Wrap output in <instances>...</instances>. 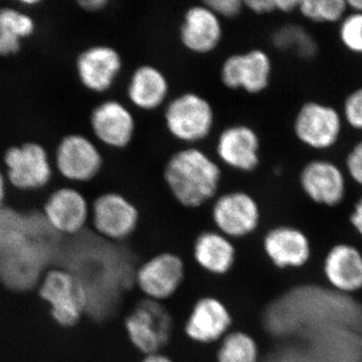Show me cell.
Listing matches in <instances>:
<instances>
[{
	"instance_id": "obj_1",
	"label": "cell",
	"mask_w": 362,
	"mask_h": 362,
	"mask_svg": "<svg viewBox=\"0 0 362 362\" xmlns=\"http://www.w3.org/2000/svg\"><path fill=\"white\" fill-rule=\"evenodd\" d=\"M164 180L176 201L194 209L216 194L221 171L206 152L190 147L170 157L164 169Z\"/></svg>"
},
{
	"instance_id": "obj_2",
	"label": "cell",
	"mask_w": 362,
	"mask_h": 362,
	"mask_svg": "<svg viewBox=\"0 0 362 362\" xmlns=\"http://www.w3.org/2000/svg\"><path fill=\"white\" fill-rule=\"evenodd\" d=\"M6 177L21 192H37L49 185L54 168L47 149L37 142H25L4 152Z\"/></svg>"
},
{
	"instance_id": "obj_3",
	"label": "cell",
	"mask_w": 362,
	"mask_h": 362,
	"mask_svg": "<svg viewBox=\"0 0 362 362\" xmlns=\"http://www.w3.org/2000/svg\"><path fill=\"white\" fill-rule=\"evenodd\" d=\"M165 125L180 141H202L211 132L214 123L213 106L195 93H185L168 105L164 114Z\"/></svg>"
},
{
	"instance_id": "obj_4",
	"label": "cell",
	"mask_w": 362,
	"mask_h": 362,
	"mask_svg": "<svg viewBox=\"0 0 362 362\" xmlns=\"http://www.w3.org/2000/svg\"><path fill=\"white\" fill-rule=\"evenodd\" d=\"M131 343L142 354H159L170 338L173 320L168 309L156 300H143L125 320Z\"/></svg>"
},
{
	"instance_id": "obj_5",
	"label": "cell",
	"mask_w": 362,
	"mask_h": 362,
	"mask_svg": "<svg viewBox=\"0 0 362 362\" xmlns=\"http://www.w3.org/2000/svg\"><path fill=\"white\" fill-rule=\"evenodd\" d=\"M54 161L59 175L73 183L89 182L103 168V156L97 145L78 133L64 136L59 140Z\"/></svg>"
},
{
	"instance_id": "obj_6",
	"label": "cell",
	"mask_w": 362,
	"mask_h": 362,
	"mask_svg": "<svg viewBox=\"0 0 362 362\" xmlns=\"http://www.w3.org/2000/svg\"><path fill=\"white\" fill-rule=\"evenodd\" d=\"M56 254V250L26 239L21 246L0 256V279L11 289H30Z\"/></svg>"
},
{
	"instance_id": "obj_7",
	"label": "cell",
	"mask_w": 362,
	"mask_h": 362,
	"mask_svg": "<svg viewBox=\"0 0 362 362\" xmlns=\"http://www.w3.org/2000/svg\"><path fill=\"white\" fill-rule=\"evenodd\" d=\"M40 294L51 304L52 316L62 325L71 326L78 322L87 309L84 286L69 272H49L42 283Z\"/></svg>"
},
{
	"instance_id": "obj_8",
	"label": "cell",
	"mask_w": 362,
	"mask_h": 362,
	"mask_svg": "<svg viewBox=\"0 0 362 362\" xmlns=\"http://www.w3.org/2000/svg\"><path fill=\"white\" fill-rule=\"evenodd\" d=\"M270 57L262 49L228 57L221 66V82L230 89H242L249 94H259L267 89L271 80Z\"/></svg>"
},
{
	"instance_id": "obj_9",
	"label": "cell",
	"mask_w": 362,
	"mask_h": 362,
	"mask_svg": "<svg viewBox=\"0 0 362 362\" xmlns=\"http://www.w3.org/2000/svg\"><path fill=\"white\" fill-rule=\"evenodd\" d=\"M294 132L300 141L311 148H330L339 139L341 118L332 107L308 102L297 113Z\"/></svg>"
},
{
	"instance_id": "obj_10",
	"label": "cell",
	"mask_w": 362,
	"mask_h": 362,
	"mask_svg": "<svg viewBox=\"0 0 362 362\" xmlns=\"http://www.w3.org/2000/svg\"><path fill=\"white\" fill-rule=\"evenodd\" d=\"M259 218L258 202L247 192H228L214 202L213 220L226 237H246L258 228Z\"/></svg>"
},
{
	"instance_id": "obj_11",
	"label": "cell",
	"mask_w": 362,
	"mask_h": 362,
	"mask_svg": "<svg viewBox=\"0 0 362 362\" xmlns=\"http://www.w3.org/2000/svg\"><path fill=\"white\" fill-rule=\"evenodd\" d=\"M185 264L177 255L162 252L145 262L136 274V283L148 299L162 301L182 284Z\"/></svg>"
},
{
	"instance_id": "obj_12",
	"label": "cell",
	"mask_w": 362,
	"mask_h": 362,
	"mask_svg": "<svg viewBox=\"0 0 362 362\" xmlns=\"http://www.w3.org/2000/svg\"><path fill=\"white\" fill-rule=\"evenodd\" d=\"M92 218L98 233L110 240H123L137 228L139 213L124 195L107 192L95 199Z\"/></svg>"
},
{
	"instance_id": "obj_13",
	"label": "cell",
	"mask_w": 362,
	"mask_h": 362,
	"mask_svg": "<svg viewBox=\"0 0 362 362\" xmlns=\"http://www.w3.org/2000/svg\"><path fill=\"white\" fill-rule=\"evenodd\" d=\"M122 66L120 54L106 45L87 47L81 52L76 61L78 81L86 89L94 93L110 90Z\"/></svg>"
},
{
	"instance_id": "obj_14",
	"label": "cell",
	"mask_w": 362,
	"mask_h": 362,
	"mask_svg": "<svg viewBox=\"0 0 362 362\" xmlns=\"http://www.w3.org/2000/svg\"><path fill=\"white\" fill-rule=\"evenodd\" d=\"M95 137L111 148L128 146L135 133V119L129 109L116 100L98 104L90 116Z\"/></svg>"
},
{
	"instance_id": "obj_15",
	"label": "cell",
	"mask_w": 362,
	"mask_h": 362,
	"mask_svg": "<svg viewBox=\"0 0 362 362\" xmlns=\"http://www.w3.org/2000/svg\"><path fill=\"white\" fill-rule=\"evenodd\" d=\"M44 216L59 233H77L89 216V204L82 192L71 187H59L47 197Z\"/></svg>"
},
{
	"instance_id": "obj_16",
	"label": "cell",
	"mask_w": 362,
	"mask_h": 362,
	"mask_svg": "<svg viewBox=\"0 0 362 362\" xmlns=\"http://www.w3.org/2000/svg\"><path fill=\"white\" fill-rule=\"evenodd\" d=\"M300 183L307 197L316 204L335 206L344 199V175L332 162H309L302 170Z\"/></svg>"
},
{
	"instance_id": "obj_17",
	"label": "cell",
	"mask_w": 362,
	"mask_h": 362,
	"mask_svg": "<svg viewBox=\"0 0 362 362\" xmlns=\"http://www.w3.org/2000/svg\"><path fill=\"white\" fill-rule=\"evenodd\" d=\"M180 37L188 51L209 54L218 47L223 37L221 18L206 4L192 6L183 16Z\"/></svg>"
},
{
	"instance_id": "obj_18",
	"label": "cell",
	"mask_w": 362,
	"mask_h": 362,
	"mask_svg": "<svg viewBox=\"0 0 362 362\" xmlns=\"http://www.w3.org/2000/svg\"><path fill=\"white\" fill-rule=\"evenodd\" d=\"M216 153L228 168L249 173L259 162V136L249 126H230L218 137Z\"/></svg>"
},
{
	"instance_id": "obj_19",
	"label": "cell",
	"mask_w": 362,
	"mask_h": 362,
	"mask_svg": "<svg viewBox=\"0 0 362 362\" xmlns=\"http://www.w3.org/2000/svg\"><path fill=\"white\" fill-rule=\"evenodd\" d=\"M268 258L279 269L300 268L311 256L310 240L299 228L281 226L272 228L264 240Z\"/></svg>"
},
{
	"instance_id": "obj_20",
	"label": "cell",
	"mask_w": 362,
	"mask_h": 362,
	"mask_svg": "<svg viewBox=\"0 0 362 362\" xmlns=\"http://www.w3.org/2000/svg\"><path fill=\"white\" fill-rule=\"evenodd\" d=\"M232 317L226 305L214 297L199 299L185 324V333L199 343H213L226 335Z\"/></svg>"
},
{
	"instance_id": "obj_21",
	"label": "cell",
	"mask_w": 362,
	"mask_h": 362,
	"mask_svg": "<svg viewBox=\"0 0 362 362\" xmlns=\"http://www.w3.org/2000/svg\"><path fill=\"white\" fill-rule=\"evenodd\" d=\"M324 276L334 289L343 293L362 290V252L349 244L331 247L323 263Z\"/></svg>"
},
{
	"instance_id": "obj_22",
	"label": "cell",
	"mask_w": 362,
	"mask_h": 362,
	"mask_svg": "<svg viewBox=\"0 0 362 362\" xmlns=\"http://www.w3.org/2000/svg\"><path fill=\"white\" fill-rule=\"evenodd\" d=\"M168 78L156 66L144 65L133 71L127 94L131 103L141 109L151 111L158 108L168 98Z\"/></svg>"
},
{
	"instance_id": "obj_23",
	"label": "cell",
	"mask_w": 362,
	"mask_h": 362,
	"mask_svg": "<svg viewBox=\"0 0 362 362\" xmlns=\"http://www.w3.org/2000/svg\"><path fill=\"white\" fill-rule=\"evenodd\" d=\"M195 261L214 275H223L232 269L235 259V249L230 238L220 232L202 233L195 240Z\"/></svg>"
},
{
	"instance_id": "obj_24",
	"label": "cell",
	"mask_w": 362,
	"mask_h": 362,
	"mask_svg": "<svg viewBox=\"0 0 362 362\" xmlns=\"http://www.w3.org/2000/svg\"><path fill=\"white\" fill-rule=\"evenodd\" d=\"M35 32V23L30 14L14 7L0 8V57L16 56L23 40Z\"/></svg>"
},
{
	"instance_id": "obj_25",
	"label": "cell",
	"mask_w": 362,
	"mask_h": 362,
	"mask_svg": "<svg viewBox=\"0 0 362 362\" xmlns=\"http://www.w3.org/2000/svg\"><path fill=\"white\" fill-rule=\"evenodd\" d=\"M259 347L254 338L242 331L228 333L218 351V362H258Z\"/></svg>"
},
{
	"instance_id": "obj_26",
	"label": "cell",
	"mask_w": 362,
	"mask_h": 362,
	"mask_svg": "<svg viewBox=\"0 0 362 362\" xmlns=\"http://www.w3.org/2000/svg\"><path fill=\"white\" fill-rule=\"evenodd\" d=\"M26 235V216L11 207H0V256L21 246Z\"/></svg>"
},
{
	"instance_id": "obj_27",
	"label": "cell",
	"mask_w": 362,
	"mask_h": 362,
	"mask_svg": "<svg viewBox=\"0 0 362 362\" xmlns=\"http://www.w3.org/2000/svg\"><path fill=\"white\" fill-rule=\"evenodd\" d=\"M344 0H304L299 2L300 13L315 23H335L341 20L347 9Z\"/></svg>"
},
{
	"instance_id": "obj_28",
	"label": "cell",
	"mask_w": 362,
	"mask_h": 362,
	"mask_svg": "<svg viewBox=\"0 0 362 362\" xmlns=\"http://www.w3.org/2000/svg\"><path fill=\"white\" fill-rule=\"evenodd\" d=\"M274 42L283 49H290L300 57L314 56L316 44L303 28L297 25H287L281 28L274 35Z\"/></svg>"
},
{
	"instance_id": "obj_29",
	"label": "cell",
	"mask_w": 362,
	"mask_h": 362,
	"mask_svg": "<svg viewBox=\"0 0 362 362\" xmlns=\"http://www.w3.org/2000/svg\"><path fill=\"white\" fill-rule=\"evenodd\" d=\"M339 35L349 51L362 54V13H354L346 16L340 25Z\"/></svg>"
},
{
	"instance_id": "obj_30",
	"label": "cell",
	"mask_w": 362,
	"mask_h": 362,
	"mask_svg": "<svg viewBox=\"0 0 362 362\" xmlns=\"http://www.w3.org/2000/svg\"><path fill=\"white\" fill-rule=\"evenodd\" d=\"M344 115L350 126L362 130V88L352 92L345 100Z\"/></svg>"
},
{
	"instance_id": "obj_31",
	"label": "cell",
	"mask_w": 362,
	"mask_h": 362,
	"mask_svg": "<svg viewBox=\"0 0 362 362\" xmlns=\"http://www.w3.org/2000/svg\"><path fill=\"white\" fill-rule=\"evenodd\" d=\"M218 18H233L239 16L244 7V1L240 0H207L204 1Z\"/></svg>"
},
{
	"instance_id": "obj_32",
	"label": "cell",
	"mask_w": 362,
	"mask_h": 362,
	"mask_svg": "<svg viewBox=\"0 0 362 362\" xmlns=\"http://www.w3.org/2000/svg\"><path fill=\"white\" fill-rule=\"evenodd\" d=\"M347 171L352 180L362 185V141L357 143L346 159Z\"/></svg>"
},
{
	"instance_id": "obj_33",
	"label": "cell",
	"mask_w": 362,
	"mask_h": 362,
	"mask_svg": "<svg viewBox=\"0 0 362 362\" xmlns=\"http://www.w3.org/2000/svg\"><path fill=\"white\" fill-rule=\"evenodd\" d=\"M245 6L255 13H270L277 11L276 0H247L244 1Z\"/></svg>"
},
{
	"instance_id": "obj_34",
	"label": "cell",
	"mask_w": 362,
	"mask_h": 362,
	"mask_svg": "<svg viewBox=\"0 0 362 362\" xmlns=\"http://www.w3.org/2000/svg\"><path fill=\"white\" fill-rule=\"evenodd\" d=\"M350 223L362 237V197L356 202L354 211L350 214Z\"/></svg>"
},
{
	"instance_id": "obj_35",
	"label": "cell",
	"mask_w": 362,
	"mask_h": 362,
	"mask_svg": "<svg viewBox=\"0 0 362 362\" xmlns=\"http://www.w3.org/2000/svg\"><path fill=\"white\" fill-rule=\"evenodd\" d=\"M78 4L86 11L97 13V11L104 9L108 4V1L107 0H82V1H78Z\"/></svg>"
},
{
	"instance_id": "obj_36",
	"label": "cell",
	"mask_w": 362,
	"mask_h": 362,
	"mask_svg": "<svg viewBox=\"0 0 362 362\" xmlns=\"http://www.w3.org/2000/svg\"><path fill=\"white\" fill-rule=\"evenodd\" d=\"M299 2L297 0H276L277 11H283V13H291L295 9H298Z\"/></svg>"
},
{
	"instance_id": "obj_37",
	"label": "cell",
	"mask_w": 362,
	"mask_h": 362,
	"mask_svg": "<svg viewBox=\"0 0 362 362\" xmlns=\"http://www.w3.org/2000/svg\"><path fill=\"white\" fill-rule=\"evenodd\" d=\"M140 362H173L169 357L161 354H149Z\"/></svg>"
},
{
	"instance_id": "obj_38",
	"label": "cell",
	"mask_w": 362,
	"mask_h": 362,
	"mask_svg": "<svg viewBox=\"0 0 362 362\" xmlns=\"http://www.w3.org/2000/svg\"><path fill=\"white\" fill-rule=\"evenodd\" d=\"M6 175L0 171V207L2 206V202H4V197H6Z\"/></svg>"
},
{
	"instance_id": "obj_39",
	"label": "cell",
	"mask_w": 362,
	"mask_h": 362,
	"mask_svg": "<svg viewBox=\"0 0 362 362\" xmlns=\"http://www.w3.org/2000/svg\"><path fill=\"white\" fill-rule=\"evenodd\" d=\"M347 6L354 9V13H362V0H349Z\"/></svg>"
}]
</instances>
